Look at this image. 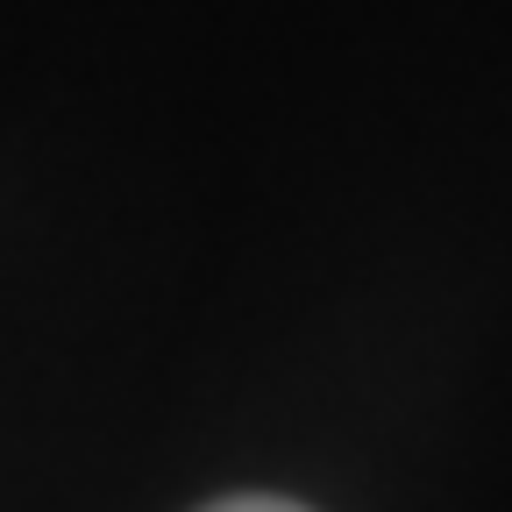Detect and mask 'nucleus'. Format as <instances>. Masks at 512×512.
Listing matches in <instances>:
<instances>
[{
    "label": "nucleus",
    "mask_w": 512,
    "mask_h": 512,
    "mask_svg": "<svg viewBox=\"0 0 512 512\" xmlns=\"http://www.w3.org/2000/svg\"><path fill=\"white\" fill-rule=\"evenodd\" d=\"M207 512H299L285 498H228V505H207Z\"/></svg>",
    "instance_id": "obj_1"
}]
</instances>
